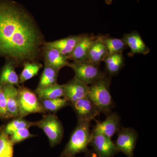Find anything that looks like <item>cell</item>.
Segmentation results:
<instances>
[{
  "mask_svg": "<svg viewBox=\"0 0 157 157\" xmlns=\"http://www.w3.org/2000/svg\"><path fill=\"white\" fill-rule=\"evenodd\" d=\"M45 42L36 20L24 6L12 0H0V57L15 67L39 62Z\"/></svg>",
  "mask_w": 157,
  "mask_h": 157,
  "instance_id": "6da1fadb",
  "label": "cell"
},
{
  "mask_svg": "<svg viewBox=\"0 0 157 157\" xmlns=\"http://www.w3.org/2000/svg\"><path fill=\"white\" fill-rule=\"evenodd\" d=\"M90 124L88 121L78 120L77 125L60 157H75L77 154L87 151L92 137Z\"/></svg>",
  "mask_w": 157,
  "mask_h": 157,
  "instance_id": "7a4b0ae2",
  "label": "cell"
},
{
  "mask_svg": "<svg viewBox=\"0 0 157 157\" xmlns=\"http://www.w3.org/2000/svg\"><path fill=\"white\" fill-rule=\"evenodd\" d=\"M110 76L106 75L90 85L87 97L100 113L109 114L113 107L110 91Z\"/></svg>",
  "mask_w": 157,
  "mask_h": 157,
  "instance_id": "3957f363",
  "label": "cell"
},
{
  "mask_svg": "<svg viewBox=\"0 0 157 157\" xmlns=\"http://www.w3.org/2000/svg\"><path fill=\"white\" fill-rule=\"evenodd\" d=\"M17 88L18 117L24 118L33 113H45L47 112L39 102L36 93L24 86H20Z\"/></svg>",
  "mask_w": 157,
  "mask_h": 157,
  "instance_id": "277c9868",
  "label": "cell"
},
{
  "mask_svg": "<svg viewBox=\"0 0 157 157\" xmlns=\"http://www.w3.org/2000/svg\"><path fill=\"white\" fill-rule=\"evenodd\" d=\"M99 65L88 61H73L69 62L68 67L74 71L75 78L90 85L107 75L101 71Z\"/></svg>",
  "mask_w": 157,
  "mask_h": 157,
  "instance_id": "5b68a950",
  "label": "cell"
},
{
  "mask_svg": "<svg viewBox=\"0 0 157 157\" xmlns=\"http://www.w3.org/2000/svg\"><path fill=\"white\" fill-rule=\"evenodd\" d=\"M34 126L42 129L49 140L51 147L60 143L63 136V125L57 116L49 113L43 116L40 120L34 122Z\"/></svg>",
  "mask_w": 157,
  "mask_h": 157,
  "instance_id": "8992f818",
  "label": "cell"
},
{
  "mask_svg": "<svg viewBox=\"0 0 157 157\" xmlns=\"http://www.w3.org/2000/svg\"><path fill=\"white\" fill-rule=\"evenodd\" d=\"M115 146L119 152L127 157H133L138 137L137 132L132 128H122L118 131Z\"/></svg>",
  "mask_w": 157,
  "mask_h": 157,
  "instance_id": "52a82bcc",
  "label": "cell"
},
{
  "mask_svg": "<svg viewBox=\"0 0 157 157\" xmlns=\"http://www.w3.org/2000/svg\"><path fill=\"white\" fill-rule=\"evenodd\" d=\"M90 144L100 157H113L119 152L111 138L94 131Z\"/></svg>",
  "mask_w": 157,
  "mask_h": 157,
  "instance_id": "ba28073f",
  "label": "cell"
},
{
  "mask_svg": "<svg viewBox=\"0 0 157 157\" xmlns=\"http://www.w3.org/2000/svg\"><path fill=\"white\" fill-rule=\"evenodd\" d=\"M71 105L76 113L78 120L91 122L101 113L88 97L71 103Z\"/></svg>",
  "mask_w": 157,
  "mask_h": 157,
  "instance_id": "9c48e42d",
  "label": "cell"
},
{
  "mask_svg": "<svg viewBox=\"0 0 157 157\" xmlns=\"http://www.w3.org/2000/svg\"><path fill=\"white\" fill-rule=\"evenodd\" d=\"M42 53L45 65L59 70L64 67H68L69 62L67 57L62 54L56 48L44 43Z\"/></svg>",
  "mask_w": 157,
  "mask_h": 157,
  "instance_id": "30bf717a",
  "label": "cell"
},
{
  "mask_svg": "<svg viewBox=\"0 0 157 157\" xmlns=\"http://www.w3.org/2000/svg\"><path fill=\"white\" fill-rule=\"evenodd\" d=\"M64 96L70 103L86 98L89 86L74 77L67 83L64 84Z\"/></svg>",
  "mask_w": 157,
  "mask_h": 157,
  "instance_id": "8fae6325",
  "label": "cell"
},
{
  "mask_svg": "<svg viewBox=\"0 0 157 157\" xmlns=\"http://www.w3.org/2000/svg\"><path fill=\"white\" fill-rule=\"evenodd\" d=\"M121 118L116 113H109L104 121H97L93 131L111 138L120 129Z\"/></svg>",
  "mask_w": 157,
  "mask_h": 157,
  "instance_id": "7c38bea8",
  "label": "cell"
},
{
  "mask_svg": "<svg viewBox=\"0 0 157 157\" xmlns=\"http://www.w3.org/2000/svg\"><path fill=\"white\" fill-rule=\"evenodd\" d=\"M126 45L130 48L128 54L129 57L140 54L146 55L150 51L149 48L144 42L140 34L137 31H133L129 33L124 34L122 39Z\"/></svg>",
  "mask_w": 157,
  "mask_h": 157,
  "instance_id": "4fadbf2b",
  "label": "cell"
},
{
  "mask_svg": "<svg viewBox=\"0 0 157 157\" xmlns=\"http://www.w3.org/2000/svg\"><path fill=\"white\" fill-rule=\"evenodd\" d=\"M96 36L93 34H84L73 52L68 56V60L73 61H87L89 52Z\"/></svg>",
  "mask_w": 157,
  "mask_h": 157,
  "instance_id": "5bb4252c",
  "label": "cell"
},
{
  "mask_svg": "<svg viewBox=\"0 0 157 157\" xmlns=\"http://www.w3.org/2000/svg\"><path fill=\"white\" fill-rule=\"evenodd\" d=\"M84 34L75 36H70L63 39H59L52 42H45L46 45L56 48L62 54L69 56L80 41Z\"/></svg>",
  "mask_w": 157,
  "mask_h": 157,
  "instance_id": "9a60e30c",
  "label": "cell"
},
{
  "mask_svg": "<svg viewBox=\"0 0 157 157\" xmlns=\"http://www.w3.org/2000/svg\"><path fill=\"white\" fill-rule=\"evenodd\" d=\"M2 86L8 112L11 118L19 117L18 113V90L16 86L12 85Z\"/></svg>",
  "mask_w": 157,
  "mask_h": 157,
  "instance_id": "2e32d148",
  "label": "cell"
},
{
  "mask_svg": "<svg viewBox=\"0 0 157 157\" xmlns=\"http://www.w3.org/2000/svg\"><path fill=\"white\" fill-rule=\"evenodd\" d=\"M108 54L102 35L97 36L90 48L87 61L100 65L101 62L104 61Z\"/></svg>",
  "mask_w": 157,
  "mask_h": 157,
  "instance_id": "e0dca14e",
  "label": "cell"
},
{
  "mask_svg": "<svg viewBox=\"0 0 157 157\" xmlns=\"http://www.w3.org/2000/svg\"><path fill=\"white\" fill-rule=\"evenodd\" d=\"M15 69V66L12 63L6 61L0 73V85L9 84L19 87V76Z\"/></svg>",
  "mask_w": 157,
  "mask_h": 157,
  "instance_id": "ac0fdd59",
  "label": "cell"
},
{
  "mask_svg": "<svg viewBox=\"0 0 157 157\" xmlns=\"http://www.w3.org/2000/svg\"><path fill=\"white\" fill-rule=\"evenodd\" d=\"M104 61L106 73L110 76L116 75L124 66V59L122 53L108 54Z\"/></svg>",
  "mask_w": 157,
  "mask_h": 157,
  "instance_id": "d6986e66",
  "label": "cell"
},
{
  "mask_svg": "<svg viewBox=\"0 0 157 157\" xmlns=\"http://www.w3.org/2000/svg\"><path fill=\"white\" fill-rule=\"evenodd\" d=\"M35 92L39 99H51L63 98L64 86V84L56 83L47 87H37Z\"/></svg>",
  "mask_w": 157,
  "mask_h": 157,
  "instance_id": "ffe728a7",
  "label": "cell"
},
{
  "mask_svg": "<svg viewBox=\"0 0 157 157\" xmlns=\"http://www.w3.org/2000/svg\"><path fill=\"white\" fill-rule=\"evenodd\" d=\"M59 70L49 66L44 65V70L40 76L38 88L47 87L57 83Z\"/></svg>",
  "mask_w": 157,
  "mask_h": 157,
  "instance_id": "44dd1931",
  "label": "cell"
},
{
  "mask_svg": "<svg viewBox=\"0 0 157 157\" xmlns=\"http://www.w3.org/2000/svg\"><path fill=\"white\" fill-rule=\"evenodd\" d=\"M39 102L46 112L56 113L60 109L71 104L70 101L65 98L56 99H39Z\"/></svg>",
  "mask_w": 157,
  "mask_h": 157,
  "instance_id": "7402d4cb",
  "label": "cell"
},
{
  "mask_svg": "<svg viewBox=\"0 0 157 157\" xmlns=\"http://www.w3.org/2000/svg\"><path fill=\"white\" fill-rule=\"evenodd\" d=\"M22 66L23 69L19 76L20 84H23L26 81L36 76L43 67L39 62H26Z\"/></svg>",
  "mask_w": 157,
  "mask_h": 157,
  "instance_id": "603a6c76",
  "label": "cell"
},
{
  "mask_svg": "<svg viewBox=\"0 0 157 157\" xmlns=\"http://www.w3.org/2000/svg\"><path fill=\"white\" fill-rule=\"evenodd\" d=\"M102 39L108 54L117 53H122L128 46L122 39H117L109 36V35H102Z\"/></svg>",
  "mask_w": 157,
  "mask_h": 157,
  "instance_id": "cb8c5ba5",
  "label": "cell"
},
{
  "mask_svg": "<svg viewBox=\"0 0 157 157\" xmlns=\"http://www.w3.org/2000/svg\"><path fill=\"white\" fill-rule=\"evenodd\" d=\"M32 126H34L33 122L26 120L23 117H17L14 118V119L7 124L3 130L7 135L10 136L18 129L23 128H29Z\"/></svg>",
  "mask_w": 157,
  "mask_h": 157,
  "instance_id": "d4e9b609",
  "label": "cell"
},
{
  "mask_svg": "<svg viewBox=\"0 0 157 157\" xmlns=\"http://www.w3.org/2000/svg\"><path fill=\"white\" fill-rule=\"evenodd\" d=\"M14 144L3 130L0 132V157H13Z\"/></svg>",
  "mask_w": 157,
  "mask_h": 157,
  "instance_id": "484cf974",
  "label": "cell"
},
{
  "mask_svg": "<svg viewBox=\"0 0 157 157\" xmlns=\"http://www.w3.org/2000/svg\"><path fill=\"white\" fill-rule=\"evenodd\" d=\"M27 128L18 129L10 135L11 141L14 144L19 143L31 137H35V135L31 134Z\"/></svg>",
  "mask_w": 157,
  "mask_h": 157,
  "instance_id": "4316f807",
  "label": "cell"
},
{
  "mask_svg": "<svg viewBox=\"0 0 157 157\" xmlns=\"http://www.w3.org/2000/svg\"><path fill=\"white\" fill-rule=\"evenodd\" d=\"M0 118L4 119L11 118L7 109L6 97L2 86L0 85Z\"/></svg>",
  "mask_w": 157,
  "mask_h": 157,
  "instance_id": "83f0119b",
  "label": "cell"
},
{
  "mask_svg": "<svg viewBox=\"0 0 157 157\" xmlns=\"http://www.w3.org/2000/svg\"><path fill=\"white\" fill-rule=\"evenodd\" d=\"M85 155L84 157H100L97 153L94 150H89L85 152Z\"/></svg>",
  "mask_w": 157,
  "mask_h": 157,
  "instance_id": "f1b7e54d",
  "label": "cell"
},
{
  "mask_svg": "<svg viewBox=\"0 0 157 157\" xmlns=\"http://www.w3.org/2000/svg\"><path fill=\"white\" fill-rule=\"evenodd\" d=\"M113 0H105V3L107 5H110L112 4Z\"/></svg>",
  "mask_w": 157,
  "mask_h": 157,
  "instance_id": "f546056e",
  "label": "cell"
},
{
  "mask_svg": "<svg viewBox=\"0 0 157 157\" xmlns=\"http://www.w3.org/2000/svg\"></svg>",
  "mask_w": 157,
  "mask_h": 157,
  "instance_id": "4dcf8cb0",
  "label": "cell"
}]
</instances>
